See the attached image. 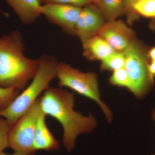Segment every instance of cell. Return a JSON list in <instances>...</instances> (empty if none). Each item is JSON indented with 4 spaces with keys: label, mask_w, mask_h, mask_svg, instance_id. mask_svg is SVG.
I'll list each match as a JSON object with an SVG mask.
<instances>
[{
    "label": "cell",
    "mask_w": 155,
    "mask_h": 155,
    "mask_svg": "<svg viewBox=\"0 0 155 155\" xmlns=\"http://www.w3.org/2000/svg\"><path fill=\"white\" fill-rule=\"evenodd\" d=\"M8 121L0 116V152L9 147V135L12 127Z\"/></svg>",
    "instance_id": "obj_18"
},
{
    "label": "cell",
    "mask_w": 155,
    "mask_h": 155,
    "mask_svg": "<svg viewBox=\"0 0 155 155\" xmlns=\"http://www.w3.org/2000/svg\"><path fill=\"white\" fill-rule=\"evenodd\" d=\"M138 1V0H123L125 11L129 12L132 15H134V14L133 13H135V12L133 10V6Z\"/></svg>",
    "instance_id": "obj_20"
},
{
    "label": "cell",
    "mask_w": 155,
    "mask_h": 155,
    "mask_svg": "<svg viewBox=\"0 0 155 155\" xmlns=\"http://www.w3.org/2000/svg\"><path fill=\"white\" fill-rule=\"evenodd\" d=\"M148 69L150 74L153 77L155 76V61H151L149 63L148 65Z\"/></svg>",
    "instance_id": "obj_21"
},
{
    "label": "cell",
    "mask_w": 155,
    "mask_h": 155,
    "mask_svg": "<svg viewBox=\"0 0 155 155\" xmlns=\"http://www.w3.org/2000/svg\"><path fill=\"white\" fill-rule=\"evenodd\" d=\"M57 77L61 87H68L78 94L95 101L102 110L108 122L112 121V112L101 99L96 74L81 72L69 64L61 62L58 64Z\"/></svg>",
    "instance_id": "obj_4"
},
{
    "label": "cell",
    "mask_w": 155,
    "mask_h": 155,
    "mask_svg": "<svg viewBox=\"0 0 155 155\" xmlns=\"http://www.w3.org/2000/svg\"><path fill=\"white\" fill-rule=\"evenodd\" d=\"M39 2H41V0H39Z\"/></svg>",
    "instance_id": "obj_26"
},
{
    "label": "cell",
    "mask_w": 155,
    "mask_h": 155,
    "mask_svg": "<svg viewBox=\"0 0 155 155\" xmlns=\"http://www.w3.org/2000/svg\"><path fill=\"white\" fill-rule=\"evenodd\" d=\"M41 112L38 98L29 110L12 125L9 135V147L21 155H33L37 122Z\"/></svg>",
    "instance_id": "obj_6"
},
{
    "label": "cell",
    "mask_w": 155,
    "mask_h": 155,
    "mask_svg": "<svg viewBox=\"0 0 155 155\" xmlns=\"http://www.w3.org/2000/svg\"><path fill=\"white\" fill-rule=\"evenodd\" d=\"M81 9L66 4L45 3L42 4L41 13L65 32L75 34V24Z\"/></svg>",
    "instance_id": "obj_7"
},
{
    "label": "cell",
    "mask_w": 155,
    "mask_h": 155,
    "mask_svg": "<svg viewBox=\"0 0 155 155\" xmlns=\"http://www.w3.org/2000/svg\"><path fill=\"white\" fill-rule=\"evenodd\" d=\"M95 0H41V4L59 3L82 8L89 4L94 3Z\"/></svg>",
    "instance_id": "obj_19"
},
{
    "label": "cell",
    "mask_w": 155,
    "mask_h": 155,
    "mask_svg": "<svg viewBox=\"0 0 155 155\" xmlns=\"http://www.w3.org/2000/svg\"><path fill=\"white\" fill-rule=\"evenodd\" d=\"M0 155H21L17 153H14V154H13L11 155H9L8 154H6L5 153L3 152V151L1 152H0Z\"/></svg>",
    "instance_id": "obj_24"
},
{
    "label": "cell",
    "mask_w": 155,
    "mask_h": 155,
    "mask_svg": "<svg viewBox=\"0 0 155 155\" xmlns=\"http://www.w3.org/2000/svg\"><path fill=\"white\" fill-rule=\"evenodd\" d=\"M133 9L135 13L143 17L155 18V0H138Z\"/></svg>",
    "instance_id": "obj_15"
},
{
    "label": "cell",
    "mask_w": 155,
    "mask_h": 155,
    "mask_svg": "<svg viewBox=\"0 0 155 155\" xmlns=\"http://www.w3.org/2000/svg\"><path fill=\"white\" fill-rule=\"evenodd\" d=\"M152 118L153 121H154L155 123V107L154 108V109H153L152 112ZM152 155H155V154H153Z\"/></svg>",
    "instance_id": "obj_23"
},
{
    "label": "cell",
    "mask_w": 155,
    "mask_h": 155,
    "mask_svg": "<svg viewBox=\"0 0 155 155\" xmlns=\"http://www.w3.org/2000/svg\"><path fill=\"white\" fill-rule=\"evenodd\" d=\"M94 4L108 21L115 20L125 11L123 0H95Z\"/></svg>",
    "instance_id": "obj_13"
},
{
    "label": "cell",
    "mask_w": 155,
    "mask_h": 155,
    "mask_svg": "<svg viewBox=\"0 0 155 155\" xmlns=\"http://www.w3.org/2000/svg\"><path fill=\"white\" fill-rule=\"evenodd\" d=\"M46 116L41 111L37 122L33 142L35 151H50L58 149L60 147L59 141L55 139L47 126Z\"/></svg>",
    "instance_id": "obj_11"
},
{
    "label": "cell",
    "mask_w": 155,
    "mask_h": 155,
    "mask_svg": "<svg viewBox=\"0 0 155 155\" xmlns=\"http://www.w3.org/2000/svg\"><path fill=\"white\" fill-rule=\"evenodd\" d=\"M41 111L58 120L64 130L62 141L67 151L74 149L78 136L91 132L96 127L91 114L84 116L74 110L73 93L57 87H49L39 98Z\"/></svg>",
    "instance_id": "obj_1"
},
{
    "label": "cell",
    "mask_w": 155,
    "mask_h": 155,
    "mask_svg": "<svg viewBox=\"0 0 155 155\" xmlns=\"http://www.w3.org/2000/svg\"><path fill=\"white\" fill-rule=\"evenodd\" d=\"M147 56L151 61H155V46L148 51Z\"/></svg>",
    "instance_id": "obj_22"
},
{
    "label": "cell",
    "mask_w": 155,
    "mask_h": 155,
    "mask_svg": "<svg viewBox=\"0 0 155 155\" xmlns=\"http://www.w3.org/2000/svg\"><path fill=\"white\" fill-rule=\"evenodd\" d=\"M98 35L115 51L123 52L134 40V32L121 20L108 21Z\"/></svg>",
    "instance_id": "obj_8"
},
{
    "label": "cell",
    "mask_w": 155,
    "mask_h": 155,
    "mask_svg": "<svg viewBox=\"0 0 155 155\" xmlns=\"http://www.w3.org/2000/svg\"><path fill=\"white\" fill-rule=\"evenodd\" d=\"M110 83L113 85L126 87L131 90L132 83L125 68L115 70L110 78Z\"/></svg>",
    "instance_id": "obj_17"
},
{
    "label": "cell",
    "mask_w": 155,
    "mask_h": 155,
    "mask_svg": "<svg viewBox=\"0 0 155 155\" xmlns=\"http://www.w3.org/2000/svg\"><path fill=\"white\" fill-rule=\"evenodd\" d=\"M22 34L12 31L0 37V87L23 90L34 77L39 60L25 57Z\"/></svg>",
    "instance_id": "obj_2"
},
{
    "label": "cell",
    "mask_w": 155,
    "mask_h": 155,
    "mask_svg": "<svg viewBox=\"0 0 155 155\" xmlns=\"http://www.w3.org/2000/svg\"><path fill=\"white\" fill-rule=\"evenodd\" d=\"M125 68L132 83L130 91L138 98L145 96L155 86L154 78L148 69L147 53L141 45L135 41L124 51Z\"/></svg>",
    "instance_id": "obj_5"
},
{
    "label": "cell",
    "mask_w": 155,
    "mask_h": 155,
    "mask_svg": "<svg viewBox=\"0 0 155 155\" xmlns=\"http://www.w3.org/2000/svg\"><path fill=\"white\" fill-rule=\"evenodd\" d=\"M22 91L17 87H0V110L7 108Z\"/></svg>",
    "instance_id": "obj_16"
},
{
    "label": "cell",
    "mask_w": 155,
    "mask_h": 155,
    "mask_svg": "<svg viewBox=\"0 0 155 155\" xmlns=\"http://www.w3.org/2000/svg\"><path fill=\"white\" fill-rule=\"evenodd\" d=\"M83 54L90 60H101L116 51L99 35L81 40Z\"/></svg>",
    "instance_id": "obj_12"
},
{
    "label": "cell",
    "mask_w": 155,
    "mask_h": 155,
    "mask_svg": "<svg viewBox=\"0 0 155 155\" xmlns=\"http://www.w3.org/2000/svg\"><path fill=\"white\" fill-rule=\"evenodd\" d=\"M101 61L102 69L114 71L125 67V54L124 52H115Z\"/></svg>",
    "instance_id": "obj_14"
},
{
    "label": "cell",
    "mask_w": 155,
    "mask_h": 155,
    "mask_svg": "<svg viewBox=\"0 0 155 155\" xmlns=\"http://www.w3.org/2000/svg\"><path fill=\"white\" fill-rule=\"evenodd\" d=\"M104 17L94 4H89L81 9L76 21L75 34L81 39L96 35L104 25Z\"/></svg>",
    "instance_id": "obj_9"
},
{
    "label": "cell",
    "mask_w": 155,
    "mask_h": 155,
    "mask_svg": "<svg viewBox=\"0 0 155 155\" xmlns=\"http://www.w3.org/2000/svg\"><path fill=\"white\" fill-rule=\"evenodd\" d=\"M21 22L31 24L41 15L42 4L39 0H6Z\"/></svg>",
    "instance_id": "obj_10"
},
{
    "label": "cell",
    "mask_w": 155,
    "mask_h": 155,
    "mask_svg": "<svg viewBox=\"0 0 155 155\" xmlns=\"http://www.w3.org/2000/svg\"><path fill=\"white\" fill-rule=\"evenodd\" d=\"M0 12H1V13H2V14H4V15H5V16H7V14H6V13H4V12H2V11H0Z\"/></svg>",
    "instance_id": "obj_25"
},
{
    "label": "cell",
    "mask_w": 155,
    "mask_h": 155,
    "mask_svg": "<svg viewBox=\"0 0 155 155\" xmlns=\"http://www.w3.org/2000/svg\"><path fill=\"white\" fill-rule=\"evenodd\" d=\"M39 60L38 68L29 85L7 108L0 110V116L11 125L30 109L41 93L49 87L50 82L57 77L59 62L54 56L43 55Z\"/></svg>",
    "instance_id": "obj_3"
}]
</instances>
